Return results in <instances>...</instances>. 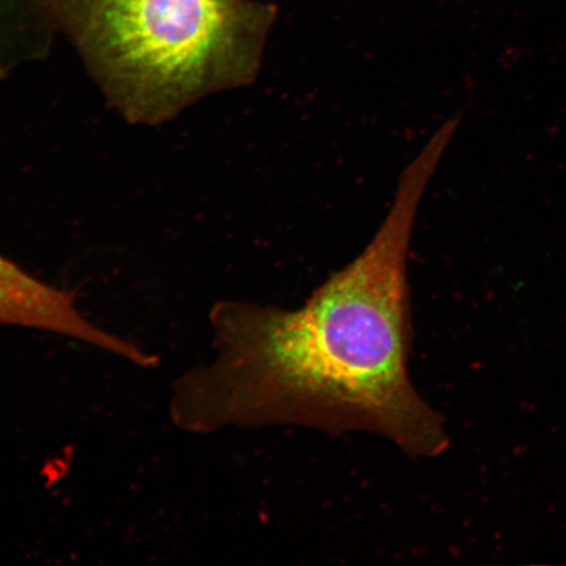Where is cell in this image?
<instances>
[{
    "instance_id": "cell-2",
    "label": "cell",
    "mask_w": 566,
    "mask_h": 566,
    "mask_svg": "<svg viewBox=\"0 0 566 566\" xmlns=\"http://www.w3.org/2000/svg\"><path fill=\"white\" fill-rule=\"evenodd\" d=\"M106 102L160 125L256 80L277 10L259 0H48Z\"/></svg>"
},
{
    "instance_id": "cell-3",
    "label": "cell",
    "mask_w": 566,
    "mask_h": 566,
    "mask_svg": "<svg viewBox=\"0 0 566 566\" xmlns=\"http://www.w3.org/2000/svg\"><path fill=\"white\" fill-rule=\"evenodd\" d=\"M0 324L51 332L125 357L132 344L88 321L75 295L33 277L0 256Z\"/></svg>"
},
{
    "instance_id": "cell-4",
    "label": "cell",
    "mask_w": 566,
    "mask_h": 566,
    "mask_svg": "<svg viewBox=\"0 0 566 566\" xmlns=\"http://www.w3.org/2000/svg\"><path fill=\"white\" fill-rule=\"evenodd\" d=\"M56 33L48 0H0V74L42 59Z\"/></svg>"
},
{
    "instance_id": "cell-1",
    "label": "cell",
    "mask_w": 566,
    "mask_h": 566,
    "mask_svg": "<svg viewBox=\"0 0 566 566\" xmlns=\"http://www.w3.org/2000/svg\"><path fill=\"white\" fill-rule=\"evenodd\" d=\"M446 150L431 137L401 175L370 244L294 311L229 301L210 313L214 359L177 381L171 417L188 433L293 424L365 431L412 459L450 448L446 422L409 377L408 253Z\"/></svg>"
}]
</instances>
